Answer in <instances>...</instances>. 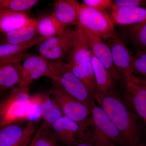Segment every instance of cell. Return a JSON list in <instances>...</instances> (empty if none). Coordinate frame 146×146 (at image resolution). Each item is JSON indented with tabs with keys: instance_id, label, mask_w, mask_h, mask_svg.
<instances>
[{
	"instance_id": "cell-1",
	"label": "cell",
	"mask_w": 146,
	"mask_h": 146,
	"mask_svg": "<svg viewBox=\"0 0 146 146\" xmlns=\"http://www.w3.org/2000/svg\"><path fill=\"white\" fill-rule=\"evenodd\" d=\"M94 100L117 129L126 146H146L143 122L115 90L97 93Z\"/></svg>"
},
{
	"instance_id": "cell-2",
	"label": "cell",
	"mask_w": 146,
	"mask_h": 146,
	"mask_svg": "<svg viewBox=\"0 0 146 146\" xmlns=\"http://www.w3.org/2000/svg\"><path fill=\"white\" fill-rule=\"evenodd\" d=\"M49 78L53 83L66 94L91 107L95 102L89 89L72 72L68 63L49 61Z\"/></svg>"
},
{
	"instance_id": "cell-3",
	"label": "cell",
	"mask_w": 146,
	"mask_h": 146,
	"mask_svg": "<svg viewBox=\"0 0 146 146\" xmlns=\"http://www.w3.org/2000/svg\"><path fill=\"white\" fill-rule=\"evenodd\" d=\"M89 131L97 146H126L117 129L100 106H91Z\"/></svg>"
},
{
	"instance_id": "cell-4",
	"label": "cell",
	"mask_w": 146,
	"mask_h": 146,
	"mask_svg": "<svg viewBox=\"0 0 146 146\" xmlns=\"http://www.w3.org/2000/svg\"><path fill=\"white\" fill-rule=\"evenodd\" d=\"M50 93L53 102L63 116L78 123L84 130H89L91 107L66 94L54 84Z\"/></svg>"
},
{
	"instance_id": "cell-5",
	"label": "cell",
	"mask_w": 146,
	"mask_h": 146,
	"mask_svg": "<svg viewBox=\"0 0 146 146\" xmlns=\"http://www.w3.org/2000/svg\"><path fill=\"white\" fill-rule=\"evenodd\" d=\"M114 24L105 11L81 5L78 25L85 30L106 41L116 34Z\"/></svg>"
},
{
	"instance_id": "cell-6",
	"label": "cell",
	"mask_w": 146,
	"mask_h": 146,
	"mask_svg": "<svg viewBox=\"0 0 146 146\" xmlns=\"http://www.w3.org/2000/svg\"><path fill=\"white\" fill-rule=\"evenodd\" d=\"M75 37L74 30L67 28L61 34L47 38L38 45L39 54L49 61H61L70 53Z\"/></svg>"
},
{
	"instance_id": "cell-7",
	"label": "cell",
	"mask_w": 146,
	"mask_h": 146,
	"mask_svg": "<svg viewBox=\"0 0 146 146\" xmlns=\"http://www.w3.org/2000/svg\"><path fill=\"white\" fill-rule=\"evenodd\" d=\"M125 100L145 124L146 134V81L133 74L125 77Z\"/></svg>"
},
{
	"instance_id": "cell-8",
	"label": "cell",
	"mask_w": 146,
	"mask_h": 146,
	"mask_svg": "<svg viewBox=\"0 0 146 146\" xmlns=\"http://www.w3.org/2000/svg\"><path fill=\"white\" fill-rule=\"evenodd\" d=\"M50 74L49 61L39 54L25 56L21 65V78L18 86H28L33 82Z\"/></svg>"
},
{
	"instance_id": "cell-9",
	"label": "cell",
	"mask_w": 146,
	"mask_h": 146,
	"mask_svg": "<svg viewBox=\"0 0 146 146\" xmlns=\"http://www.w3.org/2000/svg\"><path fill=\"white\" fill-rule=\"evenodd\" d=\"M50 129L58 141L68 146L76 143L89 131L65 116L57 119Z\"/></svg>"
},
{
	"instance_id": "cell-10",
	"label": "cell",
	"mask_w": 146,
	"mask_h": 146,
	"mask_svg": "<svg viewBox=\"0 0 146 146\" xmlns=\"http://www.w3.org/2000/svg\"><path fill=\"white\" fill-rule=\"evenodd\" d=\"M21 121L0 127V146H17L27 137L35 134L38 121H28L25 125Z\"/></svg>"
},
{
	"instance_id": "cell-11",
	"label": "cell",
	"mask_w": 146,
	"mask_h": 146,
	"mask_svg": "<svg viewBox=\"0 0 146 146\" xmlns=\"http://www.w3.org/2000/svg\"><path fill=\"white\" fill-rule=\"evenodd\" d=\"M106 41L111 51L113 64L120 74L125 77L133 74V55L125 43L116 34Z\"/></svg>"
},
{
	"instance_id": "cell-12",
	"label": "cell",
	"mask_w": 146,
	"mask_h": 146,
	"mask_svg": "<svg viewBox=\"0 0 146 146\" xmlns=\"http://www.w3.org/2000/svg\"><path fill=\"white\" fill-rule=\"evenodd\" d=\"M83 30L91 53L106 68L116 83L120 80L121 75L113 64L109 46L106 42L100 36Z\"/></svg>"
},
{
	"instance_id": "cell-13",
	"label": "cell",
	"mask_w": 146,
	"mask_h": 146,
	"mask_svg": "<svg viewBox=\"0 0 146 146\" xmlns=\"http://www.w3.org/2000/svg\"><path fill=\"white\" fill-rule=\"evenodd\" d=\"M16 95L4 116L0 127L11 123L27 121V109L30 96L28 86H17Z\"/></svg>"
},
{
	"instance_id": "cell-14",
	"label": "cell",
	"mask_w": 146,
	"mask_h": 146,
	"mask_svg": "<svg viewBox=\"0 0 146 146\" xmlns=\"http://www.w3.org/2000/svg\"><path fill=\"white\" fill-rule=\"evenodd\" d=\"M81 5L76 0H57L52 13L65 28L78 25Z\"/></svg>"
},
{
	"instance_id": "cell-15",
	"label": "cell",
	"mask_w": 146,
	"mask_h": 146,
	"mask_svg": "<svg viewBox=\"0 0 146 146\" xmlns=\"http://www.w3.org/2000/svg\"><path fill=\"white\" fill-rule=\"evenodd\" d=\"M76 37L74 46L68 55V63L82 67L91 58V53L85 32L77 25L74 30Z\"/></svg>"
},
{
	"instance_id": "cell-16",
	"label": "cell",
	"mask_w": 146,
	"mask_h": 146,
	"mask_svg": "<svg viewBox=\"0 0 146 146\" xmlns=\"http://www.w3.org/2000/svg\"><path fill=\"white\" fill-rule=\"evenodd\" d=\"M112 9L110 18L114 24L128 27L146 20V8L144 7H123Z\"/></svg>"
},
{
	"instance_id": "cell-17",
	"label": "cell",
	"mask_w": 146,
	"mask_h": 146,
	"mask_svg": "<svg viewBox=\"0 0 146 146\" xmlns=\"http://www.w3.org/2000/svg\"><path fill=\"white\" fill-rule=\"evenodd\" d=\"M45 39L39 36L33 42L21 45L0 44V65L24 58L29 49Z\"/></svg>"
},
{
	"instance_id": "cell-18",
	"label": "cell",
	"mask_w": 146,
	"mask_h": 146,
	"mask_svg": "<svg viewBox=\"0 0 146 146\" xmlns=\"http://www.w3.org/2000/svg\"><path fill=\"white\" fill-rule=\"evenodd\" d=\"M39 36L36 29V20L29 25L7 33L0 34V44H25L34 41Z\"/></svg>"
},
{
	"instance_id": "cell-19",
	"label": "cell",
	"mask_w": 146,
	"mask_h": 146,
	"mask_svg": "<svg viewBox=\"0 0 146 146\" xmlns=\"http://www.w3.org/2000/svg\"><path fill=\"white\" fill-rule=\"evenodd\" d=\"M36 20L26 13H0V34L7 33L29 25L34 23Z\"/></svg>"
},
{
	"instance_id": "cell-20",
	"label": "cell",
	"mask_w": 146,
	"mask_h": 146,
	"mask_svg": "<svg viewBox=\"0 0 146 146\" xmlns=\"http://www.w3.org/2000/svg\"><path fill=\"white\" fill-rule=\"evenodd\" d=\"M24 58L0 65V89L9 91L18 86Z\"/></svg>"
},
{
	"instance_id": "cell-21",
	"label": "cell",
	"mask_w": 146,
	"mask_h": 146,
	"mask_svg": "<svg viewBox=\"0 0 146 146\" xmlns=\"http://www.w3.org/2000/svg\"><path fill=\"white\" fill-rule=\"evenodd\" d=\"M91 54V63L96 84L97 93L113 91L115 82L111 75L96 58L92 53Z\"/></svg>"
},
{
	"instance_id": "cell-22",
	"label": "cell",
	"mask_w": 146,
	"mask_h": 146,
	"mask_svg": "<svg viewBox=\"0 0 146 146\" xmlns=\"http://www.w3.org/2000/svg\"><path fill=\"white\" fill-rule=\"evenodd\" d=\"M36 26L39 36L46 39L61 34L67 29L52 13L36 19Z\"/></svg>"
},
{
	"instance_id": "cell-23",
	"label": "cell",
	"mask_w": 146,
	"mask_h": 146,
	"mask_svg": "<svg viewBox=\"0 0 146 146\" xmlns=\"http://www.w3.org/2000/svg\"><path fill=\"white\" fill-rule=\"evenodd\" d=\"M124 35L136 52L146 51V20L140 23L127 27Z\"/></svg>"
},
{
	"instance_id": "cell-24",
	"label": "cell",
	"mask_w": 146,
	"mask_h": 146,
	"mask_svg": "<svg viewBox=\"0 0 146 146\" xmlns=\"http://www.w3.org/2000/svg\"><path fill=\"white\" fill-rule=\"evenodd\" d=\"M39 1L38 0H0V13H26Z\"/></svg>"
},
{
	"instance_id": "cell-25",
	"label": "cell",
	"mask_w": 146,
	"mask_h": 146,
	"mask_svg": "<svg viewBox=\"0 0 146 146\" xmlns=\"http://www.w3.org/2000/svg\"><path fill=\"white\" fill-rule=\"evenodd\" d=\"M33 146H60L50 128L42 122L32 139Z\"/></svg>"
},
{
	"instance_id": "cell-26",
	"label": "cell",
	"mask_w": 146,
	"mask_h": 146,
	"mask_svg": "<svg viewBox=\"0 0 146 146\" xmlns=\"http://www.w3.org/2000/svg\"><path fill=\"white\" fill-rule=\"evenodd\" d=\"M63 116L59 108L48 96L43 104L42 122L50 128L57 119Z\"/></svg>"
},
{
	"instance_id": "cell-27",
	"label": "cell",
	"mask_w": 146,
	"mask_h": 146,
	"mask_svg": "<svg viewBox=\"0 0 146 146\" xmlns=\"http://www.w3.org/2000/svg\"><path fill=\"white\" fill-rule=\"evenodd\" d=\"M132 72L146 78V51L137 52L133 56Z\"/></svg>"
},
{
	"instance_id": "cell-28",
	"label": "cell",
	"mask_w": 146,
	"mask_h": 146,
	"mask_svg": "<svg viewBox=\"0 0 146 146\" xmlns=\"http://www.w3.org/2000/svg\"><path fill=\"white\" fill-rule=\"evenodd\" d=\"M16 94L15 88L0 98V123L11 103L14 100Z\"/></svg>"
},
{
	"instance_id": "cell-29",
	"label": "cell",
	"mask_w": 146,
	"mask_h": 146,
	"mask_svg": "<svg viewBox=\"0 0 146 146\" xmlns=\"http://www.w3.org/2000/svg\"><path fill=\"white\" fill-rule=\"evenodd\" d=\"M113 1L112 0H83L82 4L98 10L105 11L112 8Z\"/></svg>"
},
{
	"instance_id": "cell-30",
	"label": "cell",
	"mask_w": 146,
	"mask_h": 146,
	"mask_svg": "<svg viewBox=\"0 0 146 146\" xmlns=\"http://www.w3.org/2000/svg\"><path fill=\"white\" fill-rule=\"evenodd\" d=\"M146 6V0H116L113 1L111 9L123 7L137 6L143 7Z\"/></svg>"
},
{
	"instance_id": "cell-31",
	"label": "cell",
	"mask_w": 146,
	"mask_h": 146,
	"mask_svg": "<svg viewBox=\"0 0 146 146\" xmlns=\"http://www.w3.org/2000/svg\"><path fill=\"white\" fill-rule=\"evenodd\" d=\"M69 146H97L91 138L89 131L86 136L80 139L76 143Z\"/></svg>"
},
{
	"instance_id": "cell-32",
	"label": "cell",
	"mask_w": 146,
	"mask_h": 146,
	"mask_svg": "<svg viewBox=\"0 0 146 146\" xmlns=\"http://www.w3.org/2000/svg\"><path fill=\"white\" fill-rule=\"evenodd\" d=\"M34 135H31L27 137L25 139L23 142H21V143L18 145L17 146H29L31 142L33 136Z\"/></svg>"
},
{
	"instance_id": "cell-33",
	"label": "cell",
	"mask_w": 146,
	"mask_h": 146,
	"mask_svg": "<svg viewBox=\"0 0 146 146\" xmlns=\"http://www.w3.org/2000/svg\"><path fill=\"white\" fill-rule=\"evenodd\" d=\"M7 91L0 89V98L3 96L7 93Z\"/></svg>"
},
{
	"instance_id": "cell-34",
	"label": "cell",
	"mask_w": 146,
	"mask_h": 146,
	"mask_svg": "<svg viewBox=\"0 0 146 146\" xmlns=\"http://www.w3.org/2000/svg\"><path fill=\"white\" fill-rule=\"evenodd\" d=\"M29 146H33V141L32 139L31 142L30 143Z\"/></svg>"
},
{
	"instance_id": "cell-35",
	"label": "cell",
	"mask_w": 146,
	"mask_h": 146,
	"mask_svg": "<svg viewBox=\"0 0 146 146\" xmlns=\"http://www.w3.org/2000/svg\"><path fill=\"white\" fill-rule=\"evenodd\" d=\"M145 78V80L146 81V78Z\"/></svg>"
},
{
	"instance_id": "cell-36",
	"label": "cell",
	"mask_w": 146,
	"mask_h": 146,
	"mask_svg": "<svg viewBox=\"0 0 146 146\" xmlns=\"http://www.w3.org/2000/svg\"></svg>"
}]
</instances>
